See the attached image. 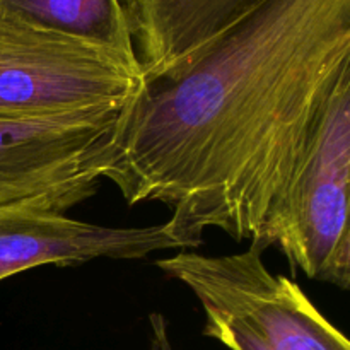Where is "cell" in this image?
Listing matches in <instances>:
<instances>
[{
  "label": "cell",
  "instance_id": "obj_1",
  "mask_svg": "<svg viewBox=\"0 0 350 350\" xmlns=\"http://www.w3.org/2000/svg\"><path fill=\"white\" fill-rule=\"evenodd\" d=\"M349 50L350 0H263L144 81L105 180L166 205L193 248L211 228L262 248Z\"/></svg>",
  "mask_w": 350,
  "mask_h": 350
},
{
  "label": "cell",
  "instance_id": "obj_2",
  "mask_svg": "<svg viewBox=\"0 0 350 350\" xmlns=\"http://www.w3.org/2000/svg\"><path fill=\"white\" fill-rule=\"evenodd\" d=\"M250 245L231 255L181 250L156 262L193 293L205 313L204 335L229 350H350V340L289 277Z\"/></svg>",
  "mask_w": 350,
  "mask_h": 350
},
{
  "label": "cell",
  "instance_id": "obj_3",
  "mask_svg": "<svg viewBox=\"0 0 350 350\" xmlns=\"http://www.w3.org/2000/svg\"><path fill=\"white\" fill-rule=\"evenodd\" d=\"M137 58L16 19H0V116L123 108L144 85Z\"/></svg>",
  "mask_w": 350,
  "mask_h": 350
},
{
  "label": "cell",
  "instance_id": "obj_4",
  "mask_svg": "<svg viewBox=\"0 0 350 350\" xmlns=\"http://www.w3.org/2000/svg\"><path fill=\"white\" fill-rule=\"evenodd\" d=\"M125 108L0 116V207L67 214L89 200L115 159Z\"/></svg>",
  "mask_w": 350,
  "mask_h": 350
},
{
  "label": "cell",
  "instance_id": "obj_5",
  "mask_svg": "<svg viewBox=\"0 0 350 350\" xmlns=\"http://www.w3.org/2000/svg\"><path fill=\"white\" fill-rule=\"evenodd\" d=\"M350 226V50L342 60L299 171L263 236L293 269L320 279Z\"/></svg>",
  "mask_w": 350,
  "mask_h": 350
},
{
  "label": "cell",
  "instance_id": "obj_6",
  "mask_svg": "<svg viewBox=\"0 0 350 350\" xmlns=\"http://www.w3.org/2000/svg\"><path fill=\"white\" fill-rule=\"evenodd\" d=\"M188 248L193 246L167 221L146 228H109L58 212L0 207V282L43 265L142 260L154 253Z\"/></svg>",
  "mask_w": 350,
  "mask_h": 350
},
{
  "label": "cell",
  "instance_id": "obj_7",
  "mask_svg": "<svg viewBox=\"0 0 350 350\" xmlns=\"http://www.w3.org/2000/svg\"><path fill=\"white\" fill-rule=\"evenodd\" d=\"M144 79L159 77L263 0H120Z\"/></svg>",
  "mask_w": 350,
  "mask_h": 350
},
{
  "label": "cell",
  "instance_id": "obj_8",
  "mask_svg": "<svg viewBox=\"0 0 350 350\" xmlns=\"http://www.w3.org/2000/svg\"><path fill=\"white\" fill-rule=\"evenodd\" d=\"M0 19H16L137 58L120 0H0Z\"/></svg>",
  "mask_w": 350,
  "mask_h": 350
},
{
  "label": "cell",
  "instance_id": "obj_9",
  "mask_svg": "<svg viewBox=\"0 0 350 350\" xmlns=\"http://www.w3.org/2000/svg\"><path fill=\"white\" fill-rule=\"evenodd\" d=\"M321 280L350 289V226L320 275Z\"/></svg>",
  "mask_w": 350,
  "mask_h": 350
},
{
  "label": "cell",
  "instance_id": "obj_10",
  "mask_svg": "<svg viewBox=\"0 0 350 350\" xmlns=\"http://www.w3.org/2000/svg\"><path fill=\"white\" fill-rule=\"evenodd\" d=\"M150 350H173L166 318L161 313L150 314Z\"/></svg>",
  "mask_w": 350,
  "mask_h": 350
}]
</instances>
